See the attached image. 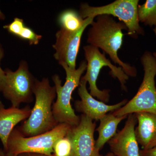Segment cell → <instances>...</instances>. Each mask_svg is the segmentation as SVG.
I'll return each mask as SVG.
<instances>
[{
    "instance_id": "14",
    "label": "cell",
    "mask_w": 156,
    "mask_h": 156,
    "mask_svg": "<svg viewBox=\"0 0 156 156\" xmlns=\"http://www.w3.org/2000/svg\"><path fill=\"white\" fill-rule=\"evenodd\" d=\"M137 120L135 135L142 150L156 146V114L150 112L134 114Z\"/></svg>"
},
{
    "instance_id": "22",
    "label": "cell",
    "mask_w": 156,
    "mask_h": 156,
    "mask_svg": "<svg viewBox=\"0 0 156 156\" xmlns=\"http://www.w3.org/2000/svg\"><path fill=\"white\" fill-rule=\"evenodd\" d=\"M18 156H46L41 154L34 153H24L21 154Z\"/></svg>"
},
{
    "instance_id": "27",
    "label": "cell",
    "mask_w": 156,
    "mask_h": 156,
    "mask_svg": "<svg viewBox=\"0 0 156 156\" xmlns=\"http://www.w3.org/2000/svg\"><path fill=\"white\" fill-rule=\"evenodd\" d=\"M2 102V101H1V100H0V102Z\"/></svg>"
},
{
    "instance_id": "11",
    "label": "cell",
    "mask_w": 156,
    "mask_h": 156,
    "mask_svg": "<svg viewBox=\"0 0 156 156\" xmlns=\"http://www.w3.org/2000/svg\"><path fill=\"white\" fill-rule=\"evenodd\" d=\"M87 83L81 79L78 88V94L81 100L76 101L75 107L76 111L82 113L93 121H99L107 114L115 111L128 102L127 99H124L116 104L108 105L103 101L96 100L88 92Z\"/></svg>"
},
{
    "instance_id": "18",
    "label": "cell",
    "mask_w": 156,
    "mask_h": 156,
    "mask_svg": "<svg viewBox=\"0 0 156 156\" xmlns=\"http://www.w3.org/2000/svg\"><path fill=\"white\" fill-rule=\"evenodd\" d=\"M137 16L139 22L156 26V0H147L143 5H138Z\"/></svg>"
},
{
    "instance_id": "16",
    "label": "cell",
    "mask_w": 156,
    "mask_h": 156,
    "mask_svg": "<svg viewBox=\"0 0 156 156\" xmlns=\"http://www.w3.org/2000/svg\"><path fill=\"white\" fill-rule=\"evenodd\" d=\"M3 28L11 34L27 41L30 45H37L42 38L41 35L27 26L23 20L18 17H15L11 23L4 25Z\"/></svg>"
},
{
    "instance_id": "10",
    "label": "cell",
    "mask_w": 156,
    "mask_h": 156,
    "mask_svg": "<svg viewBox=\"0 0 156 156\" xmlns=\"http://www.w3.org/2000/svg\"><path fill=\"white\" fill-rule=\"evenodd\" d=\"M95 127L93 120L81 115L79 124L72 127L67 135L72 144V156H102L96 147Z\"/></svg>"
},
{
    "instance_id": "17",
    "label": "cell",
    "mask_w": 156,
    "mask_h": 156,
    "mask_svg": "<svg viewBox=\"0 0 156 156\" xmlns=\"http://www.w3.org/2000/svg\"><path fill=\"white\" fill-rule=\"evenodd\" d=\"M85 22L86 19H83L80 13L73 9L65 10L60 13L58 18V22L61 28L69 31L79 30Z\"/></svg>"
},
{
    "instance_id": "5",
    "label": "cell",
    "mask_w": 156,
    "mask_h": 156,
    "mask_svg": "<svg viewBox=\"0 0 156 156\" xmlns=\"http://www.w3.org/2000/svg\"><path fill=\"white\" fill-rule=\"evenodd\" d=\"M144 70L142 83L136 95L121 108L113 112L116 116L136 113L150 112L156 114V58L146 51L140 58Z\"/></svg>"
},
{
    "instance_id": "7",
    "label": "cell",
    "mask_w": 156,
    "mask_h": 156,
    "mask_svg": "<svg viewBox=\"0 0 156 156\" xmlns=\"http://www.w3.org/2000/svg\"><path fill=\"white\" fill-rule=\"evenodd\" d=\"M139 0H116L111 4L100 7H92L84 3L80 7V15L83 19L108 15L116 17L125 23L129 36L136 38L138 35L144 34L137 16Z\"/></svg>"
},
{
    "instance_id": "2",
    "label": "cell",
    "mask_w": 156,
    "mask_h": 156,
    "mask_svg": "<svg viewBox=\"0 0 156 156\" xmlns=\"http://www.w3.org/2000/svg\"><path fill=\"white\" fill-rule=\"evenodd\" d=\"M35 103L30 116L18 129L23 136L29 137L51 131L58 124L53 116L52 106L56 96V88L48 78L35 79L34 88Z\"/></svg>"
},
{
    "instance_id": "21",
    "label": "cell",
    "mask_w": 156,
    "mask_h": 156,
    "mask_svg": "<svg viewBox=\"0 0 156 156\" xmlns=\"http://www.w3.org/2000/svg\"><path fill=\"white\" fill-rule=\"evenodd\" d=\"M141 156H156V146L148 150H140Z\"/></svg>"
},
{
    "instance_id": "9",
    "label": "cell",
    "mask_w": 156,
    "mask_h": 156,
    "mask_svg": "<svg viewBox=\"0 0 156 156\" xmlns=\"http://www.w3.org/2000/svg\"><path fill=\"white\" fill-rule=\"evenodd\" d=\"M95 17L86 18L83 27L76 31H69L61 28L56 34V42L53 45L55 50L54 57L58 64L65 63L72 69H76L77 57L82 35L86 28L91 25Z\"/></svg>"
},
{
    "instance_id": "25",
    "label": "cell",
    "mask_w": 156,
    "mask_h": 156,
    "mask_svg": "<svg viewBox=\"0 0 156 156\" xmlns=\"http://www.w3.org/2000/svg\"><path fill=\"white\" fill-rule=\"evenodd\" d=\"M154 32L156 36V26L155 27V28H154ZM153 55L156 58V53H154L153 54Z\"/></svg>"
},
{
    "instance_id": "15",
    "label": "cell",
    "mask_w": 156,
    "mask_h": 156,
    "mask_svg": "<svg viewBox=\"0 0 156 156\" xmlns=\"http://www.w3.org/2000/svg\"><path fill=\"white\" fill-rule=\"evenodd\" d=\"M128 116L126 115L122 116H116L112 112H110L99 120L100 124L96 129L98 136L96 140V147L98 150L100 151L105 144L115 135L119 124Z\"/></svg>"
},
{
    "instance_id": "26",
    "label": "cell",
    "mask_w": 156,
    "mask_h": 156,
    "mask_svg": "<svg viewBox=\"0 0 156 156\" xmlns=\"http://www.w3.org/2000/svg\"><path fill=\"white\" fill-rule=\"evenodd\" d=\"M115 156L114 154H113L112 153V152H109L106 155V156Z\"/></svg>"
},
{
    "instance_id": "1",
    "label": "cell",
    "mask_w": 156,
    "mask_h": 156,
    "mask_svg": "<svg viewBox=\"0 0 156 156\" xmlns=\"http://www.w3.org/2000/svg\"><path fill=\"white\" fill-rule=\"evenodd\" d=\"M96 17L88 31L87 42L89 45L100 48L108 54L112 61L122 68L128 76H136V68L123 62L118 56L123 44L122 31L128 30L127 27L123 22H117L110 15H100Z\"/></svg>"
},
{
    "instance_id": "20",
    "label": "cell",
    "mask_w": 156,
    "mask_h": 156,
    "mask_svg": "<svg viewBox=\"0 0 156 156\" xmlns=\"http://www.w3.org/2000/svg\"><path fill=\"white\" fill-rule=\"evenodd\" d=\"M5 56V50L2 43L0 42V92H2L3 86L5 83V70L1 66V62Z\"/></svg>"
},
{
    "instance_id": "19",
    "label": "cell",
    "mask_w": 156,
    "mask_h": 156,
    "mask_svg": "<svg viewBox=\"0 0 156 156\" xmlns=\"http://www.w3.org/2000/svg\"><path fill=\"white\" fill-rule=\"evenodd\" d=\"M72 144L67 135L57 140L53 147V156H72Z\"/></svg>"
},
{
    "instance_id": "13",
    "label": "cell",
    "mask_w": 156,
    "mask_h": 156,
    "mask_svg": "<svg viewBox=\"0 0 156 156\" xmlns=\"http://www.w3.org/2000/svg\"><path fill=\"white\" fill-rule=\"evenodd\" d=\"M32 109L28 106L24 108L11 107L5 108L2 102H0V140L5 151L10 134L14 127L20 122L28 119Z\"/></svg>"
},
{
    "instance_id": "24",
    "label": "cell",
    "mask_w": 156,
    "mask_h": 156,
    "mask_svg": "<svg viewBox=\"0 0 156 156\" xmlns=\"http://www.w3.org/2000/svg\"><path fill=\"white\" fill-rule=\"evenodd\" d=\"M0 156H6L5 151L2 149H0Z\"/></svg>"
},
{
    "instance_id": "4",
    "label": "cell",
    "mask_w": 156,
    "mask_h": 156,
    "mask_svg": "<svg viewBox=\"0 0 156 156\" xmlns=\"http://www.w3.org/2000/svg\"><path fill=\"white\" fill-rule=\"evenodd\" d=\"M73 126L66 123H58L51 131L36 136L27 137L14 128L10 134L5 151L6 156H18L24 153L41 154L53 156L55 143L66 136Z\"/></svg>"
},
{
    "instance_id": "8",
    "label": "cell",
    "mask_w": 156,
    "mask_h": 156,
    "mask_svg": "<svg viewBox=\"0 0 156 156\" xmlns=\"http://www.w3.org/2000/svg\"><path fill=\"white\" fill-rule=\"evenodd\" d=\"M5 72V78L2 92L11 102V106L19 108L21 103L32 102L36 79L30 72L27 62L23 60L15 71L7 68Z\"/></svg>"
},
{
    "instance_id": "23",
    "label": "cell",
    "mask_w": 156,
    "mask_h": 156,
    "mask_svg": "<svg viewBox=\"0 0 156 156\" xmlns=\"http://www.w3.org/2000/svg\"><path fill=\"white\" fill-rule=\"evenodd\" d=\"M6 18V16L5 14L2 12L0 9V20H4Z\"/></svg>"
},
{
    "instance_id": "3",
    "label": "cell",
    "mask_w": 156,
    "mask_h": 156,
    "mask_svg": "<svg viewBox=\"0 0 156 156\" xmlns=\"http://www.w3.org/2000/svg\"><path fill=\"white\" fill-rule=\"evenodd\" d=\"M60 65L65 71L66 78L65 83L62 86V81L58 75L52 77L57 97L53 104L52 111L57 122L66 123L73 127L79 124L80 116L76 114L71 104L72 96L75 89L80 86L82 75L87 69V62L85 60L81 62L77 69L71 68L65 63Z\"/></svg>"
},
{
    "instance_id": "6",
    "label": "cell",
    "mask_w": 156,
    "mask_h": 156,
    "mask_svg": "<svg viewBox=\"0 0 156 156\" xmlns=\"http://www.w3.org/2000/svg\"><path fill=\"white\" fill-rule=\"evenodd\" d=\"M87 62V72L81 79L88 83L90 94L93 97L97 98L101 101L107 102L109 99V90H101L97 87V81L101 70L105 66L111 69V75L119 81L122 89L126 90V84L129 76L122 68L117 67L112 64L105 55L101 53L99 49L91 45H87L83 48Z\"/></svg>"
},
{
    "instance_id": "12",
    "label": "cell",
    "mask_w": 156,
    "mask_h": 156,
    "mask_svg": "<svg viewBox=\"0 0 156 156\" xmlns=\"http://www.w3.org/2000/svg\"><path fill=\"white\" fill-rule=\"evenodd\" d=\"M125 126L108 141L111 152L116 156H141L135 135L137 123L134 114L128 115Z\"/></svg>"
}]
</instances>
